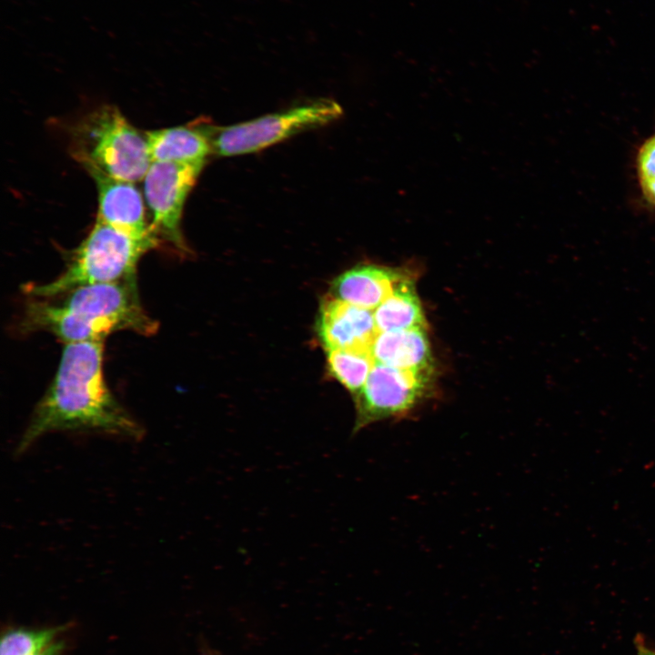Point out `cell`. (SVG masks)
<instances>
[{"mask_svg": "<svg viewBox=\"0 0 655 655\" xmlns=\"http://www.w3.org/2000/svg\"><path fill=\"white\" fill-rule=\"evenodd\" d=\"M104 340L66 344L57 371L17 442L21 455L54 431L98 432L140 440L144 428L117 401L103 372Z\"/></svg>", "mask_w": 655, "mask_h": 655, "instance_id": "obj_1", "label": "cell"}, {"mask_svg": "<svg viewBox=\"0 0 655 655\" xmlns=\"http://www.w3.org/2000/svg\"><path fill=\"white\" fill-rule=\"evenodd\" d=\"M61 296L65 297L59 301L30 297L20 321L21 332L46 331L71 344L105 340L120 330L151 336L158 329V323L141 304L136 276L82 286Z\"/></svg>", "mask_w": 655, "mask_h": 655, "instance_id": "obj_2", "label": "cell"}, {"mask_svg": "<svg viewBox=\"0 0 655 655\" xmlns=\"http://www.w3.org/2000/svg\"><path fill=\"white\" fill-rule=\"evenodd\" d=\"M69 150L88 173L136 182L144 179L151 159L142 136L113 106H100L71 128Z\"/></svg>", "mask_w": 655, "mask_h": 655, "instance_id": "obj_3", "label": "cell"}, {"mask_svg": "<svg viewBox=\"0 0 655 655\" xmlns=\"http://www.w3.org/2000/svg\"><path fill=\"white\" fill-rule=\"evenodd\" d=\"M157 237L136 238L96 219L73 251L69 264L56 278L25 286L31 297L54 298L76 287L115 282L136 276L138 261L159 245Z\"/></svg>", "mask_w": 655, "mask_h": 655, "instance_id": "obj_4", "label": "cell"}, {"mask_svg": "<svg viewBox=\"0 0 655 655\" xmlns=\"http://www.w3.org/2000/svg\"><path fill=\"white\" fill-rule=\"evenodd\" d=\"M342 114L338 102L318 98L239 124L205 125V128L213 153L235 156L257 152L301 132L328 125Z\"/></svg>", "mask_w": 655, "mask_h": 655, "instance_id": "obj_5", "label": "cell"}, {"mask_svg": "<svg viewBox=\"0 0 655 655\" xmlns=\"http://www.w3.org/2000/svg\"><path fill=\"white\" fill-rule=\"evenodd\" d=\"M432 370H409L375 362L363 388L354 395L353 434L385 419L411 415L428 397Z\"/></svg>", "mask_w": 655, "mask_h": 655, "instance_id": "obj_6", "label": "cell"}, {"mask_svg": "<svg viewBox=\"0 0 655 655\" xmlns=\"http://www.w3.org/2000/svg\"><path fill=\"white\" fill-rule=\"evenodd\" d=\"M205 163L152 162L144 177L153 231L181 254H188L181 220L186 200Z\"/></svg>", "mask_w": 655, "mask_h": 655, "instance_id": "obj_7", "label": "cell"}, {"mask_svg": "<svg viewBox=\"0 0 655 655\" xmlns=\"http://www.w3.org/2000/svg\"><path fill=\"white\" fill-rule=\"evenodd\" d=\"M316 330L326 350L370 351L378 333L373 312L331 295L320 303Z\"/></svg>", "mask_w": 655, "mask_h": 655, "instance_id": "obj_8", "label": "cell"}, {"mask_svg": "<svg viewBox=\"0 0 655 655\" xmlns=\"http://www.w3.org/2000/svg\"><path fill=\"white\" fill-rule=\"evenodd\" d=\"M91 176L98 193L96 219L136 238H158L146 220L143 197L132 182L102 174Z\"/></svg>", "mask_w": 655, "mask_h": 655, "instance_id": "obj_9", "label": "cell"}, {"mask_svg": "<svg viewBox=\"0 0 655 655\" xmlns=\"http://www.w3.org/2000/svg\"><path fill=\"white\" fill-rule=\"evenodd\" d=\"M414 277L408 268L361 264L338 276L331 286L332 297L351 305L377 308L396 287Z\"/></svg>", "mask_w": 655, "mask_h": 655, "instance_id": "obj_10", "label": "cell"}, {"mask_svg": "<svg viewBox=\"0 0 655 655\" xmlns=\"http://www.w3.org/2000/svg\"><path fill=\"white\" fill-rule=\"evenodd\" d=\"M375 362L409 370H432L426 328L378 331L370 347Z\"/></svg>", "mask_w": 655, "mask_h": 655, "instance_id": "obj_11", "label": "cell"}, {"mask_svg": "<svg viewBox=\"0 0 655 655\" xmlns=\"http://www.w3.org/2000/svg\"><path fill=\"white\" fill-rule=\"evenodd\" d=\"M145 135L151 162L206 163L213 153L203 124L168 127Z\"/></svg>", "mask_w": 655, "mask_h": 655, "instance_id": "obj_12", "label": "cell"}, {"mask_svg": "<svg viewBox=\"0 0 655 655\" xmlns=\"http://www.w3.org/2000/svg\"><path fill=\"white\" fill-rule=\"evenodd\" d=\"M378 331L426 328L421 302L415 289L414 277L400 283L375 310Z\"/></svg>", "mask_w": 655, "mask_h": 655, "instance_id": "obj_13", "label": "cell"}, {"mask_svg": "<svg viewBox=\"0 0 655 655\" xmlns=\"http://www.w3.org/2000/svg\"><path fill=\"white\" fill-rule=\"evenodd\" d=\"M375 364L370 351L327 350V371L353 395L365 385Z\"/></svg>", "mask_w": 655, "mask_h": 655, "instance_id": "obj_14", "label": "cell"}, {"mask_svg": "<svg viewBox=\"0 0 655 655\" xmlns=\"http://www.w3.org/2000/svg\"><path fill=\"white\" fill-rule=\"evenodd\" d=\"M65 629V626L10 629L2 635L0 655H35L56 640Z\"/></svg>", "mask_w": 655, "mask_h": 655, "instance_id": "obj_15", "label": "cell"}, {"mask_svg": "<svg viewBox=\"0 0 655 655\" xmlns=\"http://www.w3.org/2000/svg\"><path fill=\"white\" fill-rule=\"evenodd\" d=\"M637 171L643 195L655 206V134L649 137L639 150Z\"/></svg>", "mask_w": 655, "mask_h": 655, "instance_id": "obj_16", "label": "cell"}, {"mask_svg": "<svg viewBox=\"0 0 655 655\" xmlns=\"http://www.w3.org/2000/svg\"><path fill=\"white\" fill-rule=\"evenodd\" d=\"M64 649L65 643L63 641L55 640L47 648L35 655H61Z\"/></svg>", "mask_w": 655, "mask_h": 655, "instance_id": "obj_17", "label": "cell"}, {"mask_svg": "<svg viewBox=\"0 0 655 655\" xmlns=\"http://www.w3.org/2000/svg\"><path fill=\"white\" fill-rule=\"evenodd\" d=\"M638 655H655V651L647 648L643 644L638 646Z\"/></svg>", "mask_w": 655, "mask_h": 655, "instance_id": "obj_18", "label": "cell"}]
</instances>
